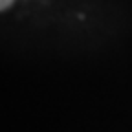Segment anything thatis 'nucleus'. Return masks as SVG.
Returning <instances> with one entry per match:
<instances>
[{"label": "nucleus", "instance_id": "f257e3e1", "mask_svg": "<svg viewBox=\"0 0 132 132\" xmlns=\"http://www.w3.org/2000/svg\"><path fill=\"white\" fill-rule=\"evenodd\" d=\"M11 2H13V0H0V7L6 9L7 6H11Z\"/></svg>", "mask_w": 132, "mask_h": 132}]
</instances>
